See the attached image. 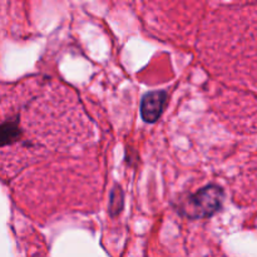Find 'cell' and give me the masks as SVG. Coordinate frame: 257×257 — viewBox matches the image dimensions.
I'll use <instances>...</instances> for the list:
<instances>
[{
	"label": "cell",
	"mask_w": 257,
	"mask_h": 257,
	"mask_svg": "<svg viewBox=\"0 0 257 257\" xmlns=\"http://www.w3.org/2000/svg\"><path fill=\"white\" fill-rule=\"evenodd\" d=\"M166 90H152L143 95L141 102V117L146 123H156L167 104Z\"/></svg>",
	"instance_id": "obj_2"
},
{
	"label": "cell",
	"mask_w": 257,
	"mask_h": 257,
	"mask_svg": "<svg viewBox=\"0 0 257 257\" xmlns=\"http://www.w3.org/2000/svg\"><path fill=\"white\" fill-rule=\"evenodd\" d=\"M22 137L23 131L20 127L19 114L0 123V148L19 142Z\"/></svg>",
	"instance_id": "obj_3"
},
{
	"label": "cell",
	"mask_w": 257,
	"mask_h": 257,
	"mask_svg": "<svg viewBox=\"0 0 257 257\" xmlns=\"http://www.w3.org/2000/svg\"><path fill=\"white\" fill-rule=\"evenodd\" d=\"M225 191L218 185H208L188 196L182 202L180 212L191 220L210 218L221 210Z\"/></svg>",
	"instance_id": "obj_1"
},
{
	"label": "cell",
	"mask_w": 257,
	"mask_h": 257,
	"mask_svg": "<svg viewBox=\"0 0 257 257\" xmlns=\"http://www.w3.org/2000/svg\"><path fill=\"white\" fill-rule=\"evenodd\" d=\"M124 208V191L119 185H114L109 195L108 213L110 217H117Z\"/></svg>",
	"instance_id": "obj_4"
}]
</instances>
